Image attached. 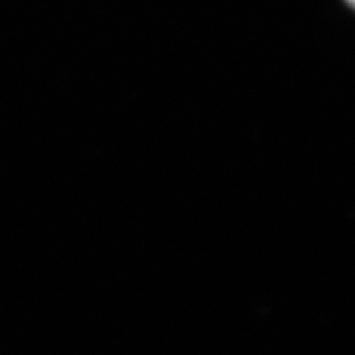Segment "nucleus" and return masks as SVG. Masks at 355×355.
Instances as JSON below:
<instances>
[{
  "mask_svg": "<svg viewBox=\"0 0 355 355\" xmlns=\"http://www.w3.org/2000/svg\"><path fill=\"white\" fill-rule=\"evenodd\" d=\"M347 2H348L351 6H354V8H355V0H347Z\"/></svg>",
  "mask_w": 355,
  "mask_h": 355,
  "instance_id": "obj_1",
  "label": "nucleus"
}]
</instances>
